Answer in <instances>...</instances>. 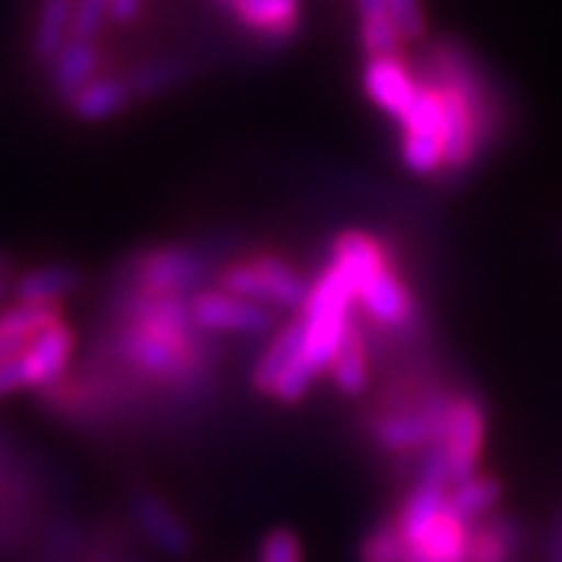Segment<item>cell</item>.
Returning a JSON list of instances; mask_svg holds the SVG:
<instances>
[{"label":"cell","instance_id":"cell-1","mask_svg":"<svg viewBox=\"0 0 562 562\" xmlns=\"http://www.w3.org/2000/svg\"><path fill=\"white\" fill-rule=\"evenodd\" d=\"M206 335L191 316V301L179 294L138 291L128 303V325L122 328V357L160 382H191L203 369L201 338Z\"/></svg>","mask_w":562,"mask_h":562},{"label":"cell","instance_id":"cell-2","mask_svg":"<svg viewBox=\"0 0 562 562\" xmlns=\"http://www.w3.org/2000/svg\"><path fill=\"white\" fill-rule=\"evenodd\" d=\"M220 288L247 301L262 303V306L303 310L313 281L303 279L297 266H291L276 254H254V257L228 262L220 272Z\"/></svg>","mask_w":562,"mask_h":562},{"label":"cell","instance_id":"cell-3","mask_svg":"<svg viewBox=\"0 0 562 562\" xmlns=\"http://www.w3.org/2000/svg\"><path fill=\"white\" fill-rule=\"evenodd\" d=\"M447 406L450 397L441 391H425L419 401L387 406L372 422V441L384 453H413L422 447L428 450L441 438Z\"/></svg>","mask_w":562,"mask_h":562},{"label":"cell","instance_id":"cell-4","mask_svg":"<svg viewBox=\"0 0 562 562\" xmlns=\"http://www.w3.org/2000/svg\"><path fill=\"white\" fill-rule=\"evenodd\" d=\"M484 435H487V416H484L482 401L472 394H453L443 416L441 438L435 443L447 460L453 482L479 475Z\"/></svg>","mask_w":562,"mask_h":562},{"label":"cell","instance_id":"cell-5","mask_svg":"<svg viewBox=\"0 0 562 562\" xmlns=\"http://www.w3.org/2000/svg\"><path fill=\"white\" fill-rule=\"evenodd\" d=\"M72 347H76V335L66 325V319L50 325L47 331H41L38 338L22 350L20 357L0 362V394L50 384L66 369V362L72 357Z\"/></svg>","mask_w":562,"mask_h":562},{"label":"cell","instance_id":"cell-6","mask_svg":"<svg viewBox=\"0 0 562 562\" xmlns=\"http://www.w3.org/2000/svg\"><path fill=\"white\" fill-rule=\"evenodd\" d=\"M191 316L206 335H238V338H257L276 328V313L262 303L238 297L232 291L210 288L191 297Z\"/></svg>","mask_w":562,"mask_h":562},{"label":"cell","instance_id":"cell-7","mask_svg":"<svg viewBox=\"0 0 562 562\" xmlns=\"http://www.w3.org/2000/svg\"><path fill=\"white\" fill-rule=\"evenodd\" d=\"M210 272L201 250L188 247H154L132 260V281L147 294H188Z\"/></svg>","mask_w":562,"mask_h":562},{"label":"cell","instance_id":"cell-8","mask_svg":"<svg viewBox=\"0 0 562 562\" xmlns=\"http://www.w3.org/2000/svg\"><path fill=\"white\" fill-rule=\"evenodd\" d=\"M357 306L369 322H375L384 331H413L419 325V303L413 297L409 284L394 269V262H387L384 269L372 272L362 281L357 291Z\"/></svg>","mask_w":562,"mask_h":562},{"label":"cell","instance_id":"cell-9","mask_svg":"<svg viewBox=\"0 0 562 562\" xmlns=\"http://www.w3.org/2000/svg\"><path fill=\"white\" fill-rule=\"evenodd\" d=\"M419 72L403 57H372L362 66V91L382 113L401 122L419 98Z\"/></svg>","mask_w":562,"mask_h":562},{"label":"cell","instance_id":"cell-10","mask_svg":"<svg viewBox=\"0 0 562 562\" xmlns=\"http://www.w3.org/2000/svg\"><path fill=\"white\" fill-rule=\"evenodd\" d=\"M232 13L250 35L279 44L301 32L303 3L301 0H238Z\"/></svg>","mask_w":562,"mask_h":562},{"label":"cell","instance_id":"cell-11","mask_svg":"<svg viewBox=\"0 0 562 562\" xmlns=\"http://www.w3.org/2000/svg\"><path fill=\"white\" fill-rule=\"evenodd\" d=\"M135 101V88L128 76H106L101 72L98 79H91L85 88H79L69 98V110L72 116L81 122H106L113 116L125 113Z\"/></svg>","mask_w":562,"mask_h":562},{"label":"cell","instance_id":"cell-12","mask_svg":"<svg viewBox=\"0 0 562 562\" xmlns=\"http://www.w3.org/2000/svg\"><path fill=\"white\" fill-rule=\"evenodd\" d=\"M328 262H335L344 276L353 281V288L360 291L362 281L394 260H391V250H387V244H384L382 238H375V235H369V232L350 228V232H341V235L331 241V260Z\"/></svg>","mask_w":562,"mask_h":562},{"label":"cell","instance_id":"cell-13","mask_svg":"<svg viewBox=\"0 0 562 562\" xmlns=\"http://www.w3.org/2000/svg\"><path fill=\"white\" fill-rule=\"evenodd\" d=\"M63 316L57 306H41V303H16L0 313V362L20 357L29 344L57 325Z\"/></svg>","mask_w":562,"mask_h":562},{"label":"cell","instance_id":"cell-14","mask_svg":"<svg viewBox=\"0 0 562 562\" xmlns=\"http://www.w3.org/2000/svg\"><path fill=\"white\" fill-rule=\"evenodd\" d=\"M101 76V50L98 41L69 38V44L50 63V85L63 101H69L79 88Z\"/></svg>","mask_w":562,"mask_h":562},{"label":"cell","instance_id":"cell-15","mask_svg":"<svg viewBox=\"0 0 562 562\" xmlns=\"http://www.w3.org/2000/svg\"><path fill=\"white\" fill-rule=\"evenodd\" d=\"M366 347L369 344H366V335H362V325L353 316L347 335H344L341 347L335 353V362L328 369L335 387L341 394H347V397H360V394H366V387H369V350Z\"/></svg>","mask_w":562,"mask_h":562},{"label":"cell","instance_id":"cell-16","mask_svg":"<svg viewBox=\"0 0 562 562\" xmlns=\"http://www.w3.org/2000/svg\"><path fill=\"white\" fill-rule=\"evenodd\" d=\"M135 519L144 528V535L157 543L160 550L179 553V557L188 553V547H191L188 528H184V522H181L179 516L157 494H138V501H135Z\"/></svg>","mask_w":562,"mask_h":562},{"label":"cell","instance_id":"cell-17","mask_svg":"<svg viewBox=\"0 0 562 562\" xmlns=\"http://www.w3.org/2000/svg\"><path fill=\"white\" fill-rule=\"evenodd\" d=\"M522 547L513 519H482L469 525V562H516Z\"/></svg>","mask_w":562,"mask_h":562},{"label":"cell","instance_id":"cell-18","mask_svg":"<svg viewBox=\"0 0 562 562\" xmlns=\"http://www.w3.org/2000/svg\"><path fill=\"white\" fill-rule=\"evenodd\" d=\"M79 284V272L66 262H44L29 269L16 281V301L41 303V306H57L63 297H69Z\"/></svg>","mask_w":562,"mask_h":562},{"label":"cell","instance_id":"cell-19","mask_svg":"<svg viewBox=\"0 0 562 562\" xmlns=\"http://www.w3.org/2000/svg\"><path fill=\"white\" fill-rule=\"evenodd\" d=\"M69 38H72V0H41L35 35H32L35 60L50 66Z\"/></svg>","mask_w":562,"mask_h":562},{"label":"cell","instance_id":"cell-20","mask_svg":"<svg viewBox=\"0 0 562 562\" xmlns=\"http://www.w3.org/2000/svg\"><path fill=\"white\" fill-rule=\"evenodd\" d=\"M301 350L303 319L301 313H297V319L288 322V325L281 328L279 335H276V341L269 344V350H266L260 360H257V366H254V387H257L260 394H269V397H272L279 379L288 372V366L301 357Z\"/></svg>","mask_w":562,"mask_h":562},{"label":"cell","instance_id":"cell-21","mask_svg":"<svg viewBox=\"0 0 562 562\" xmlns=\"http://www.w3.org/2000/svg\"><path fill=\"white\" fill-rule=\"evenodd\" d=\"M501 494L503 487L497 479H491V475H472V479L453 482L450 494H447V506L460 516L462 522L475 525L494 513V506L501 503Z\"/></svg>","mask_w":562,"mask_h":562},{"label":"cell","instance_id":"cell-22","mask_svg":"<svg viewBox=\"0 0 562 562\" xmlns=\"http://www.w3.org/2000/svg\"><path fill=\"white\" fill-rule=\"evenodd\" d=\"M191 72V66L179 57H162V60H150L138 66L128 81L135 88V98H157V94H166L179 85L184 76Z\"/></svg>","mask_w":562,"mask_h":562},{"label":"cell","instance_id":"cell-23","mask_svg":"<svg viewBox=\"0 0 562 562\" xmlns=\"http://www.w3.org/2000/svg\"><path fill=\"white\" fill-rule=\"evenodd\" d=\"M401 162L416 176H443L447 169V150L441 138L401 132Z\"/></svg>","mask_w":562,"mask_h":562},{"label":"cell","instance_id":"cell-24","mask_svg":"<svg viewBox=\"0 0 562 562\" xmlns=\"http://www.w3.org/2000/svg\"><path fill=\"white\" fill-rule=\"evenodd\" d=\"M406 35L394 16H379V20H360V47L366 60L372 57H403Z\"/></svg>","mask_w":562,"mask_h":562},{"label":"cell","instance_id":"cell-25","mask_svg":"<svg viewBox=\"0 0 562 562\" xmlns=\"http://www.w3.org/2000/svg\"><path fill=\"white\" fill-rule=\"evenodd\" d=\"M360 562H406V541L397 522L379 525L362 538Z\"/></svg>","mask_w":562,"mask_h":562},{"label":"cell","instance_id":"cell-26","mask_svg":"<svg viewBox=\"0 0 562 562\" xmlns=\"http://www.w3.org/2000/svg\"><path fill=\"white\" fill-rule=\"evenodd\" d=\"M110 20V0H72V38L98 41Z\"/></svg>","mask_w":562,"mask_h":562},{"label":"cell","instance_id":"cell-27","mask_svg":"<svg viewBox=\"0 0 562 562\" xmlns=\"http://www.w3.org/2000/svg\"><path fill=\"white\" fill-rule=\"evenodd\" d=\"M260 562H303L301 538L291 528H272L260 543Z\"/></svg>","mask_w":562,"mask_h":562},{"label":"cell","instance_id":"cell-28","mask_svg":"<svg viewBox=\"0 0 562 562\" xmlns=\"http://www.w3.org/2000/svg\"><path fill=\"white\" fill-rule=\"evenodd\" d=\"M391 16L401 25L406 41L425 38V13H422V0H387Z\"/></svg>","mask_w":562,"mask_h":562},{"label":"cell","instance_id":"cell-29","mask_svg":"<svg viewBox=\"0 0 562 562\" xmlns=\"http://www.w3.org/2000/svg\"><path fill=\"white\" fill-rule=\"evenodd\" d=\"M357 7V16L360 20H379V16H391V7L387 0H353Z\"/></svg>","mask_w":562,"mask_h":562},{"label":"cell","instance_id":"cell-30","mask_svg":"<svg viewBox=\"0 0 562 562\" xmlns=\"http://www.w3.org/2000/svg\"><path fill=\"white\" fill-rule=\"evenodd\" d=\"M547 562H562V522L550 531V541H547Z\"/></svg>","mask_w":562,"mask_h":562},{"label":"cell","instance_id":"cell-31","mask_svg":"<svg viewBox=\"0 0 562 562\" xmlns=\"http://www.w3.org/2000/svg\"><path fill=\"white\" fill-rule=\"evenodd\" d=\"M3 291H7V260L0 257V297H3Z\"/></svg>","mask_w":562,"mask_h":562},{"label":"cell","instance_id":"cell-32","mask_svg":"<svg viewBox=\"0 0 562 562\" xmlns=\"http://www.w3.org/2000/svg\"><path fill=\"white\" fill-rule=\"evenodd\" d=\"M222 3H228V7H235V3H238V0H222Z\"/></svg>","mask_w":562,"mask_h":562}]
</instances>
